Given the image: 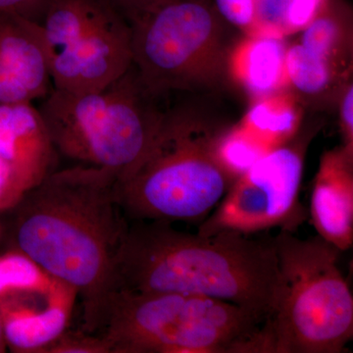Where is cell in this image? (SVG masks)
<instances>
[{
  "instance_id": "6da1fadb",
  "label": "cell",
  "mask_w": 353,
  "mask_h": 353,
  "mask_svg": "<svg viewBox=\"0 0 353 353\" xmlns=\"http://www.w3.org/2000/svg\"><path fill=\"white\" fill-rule=\"evenodd\" d=\"M113 172L88 165L52 171L16 206L13 246L78 292L83 332L99 328L113 292L114 260L129 221Z\"/></svg>"
},
{
  "instance_id": "7a4b0ae2",
  "label": "cell",
  "mask_w": 353,
  "mask_h": 353,
  "mask_svg": "<svg viewBox=\"0 0 353 353\" xmlns=\"http://www.w3.org/2000/svg\"><path fill=\"white\" fill-rule=\"evenodd\" d=\"M282 279L272 238L192 234L163 221L129 223L113 268V290L209 297L266 321Z\"/></svg>"
},
{
  "instance_id": "3957f363",
  "label": "cell",
  "mask_w": 353,
  "mask_h": 353,
  "mask_svg": "<svg viewBox=\"0 0 353 353\" xmlns=\"http://www.w3.org/2000/svg\"><path fill=\"white\" fill-rule=\"evenodd\" d=\"M225 130L194 109L167 103L148 150L115 183L127 219H205L234 182L216 152Z\"/></svg>"
},
{
  "instance_id": "277c9868",
  "label": "cell",
  "mask_w": 353,
  "mask_h": 353,
  "mask_svg": "<svg viewBox=\"0 0 353 353\" xmlns=\"http://www.w3.org/2000/svg\"><path fill=\"white\" fill-rule=\"evenodd\" d=\"M282 289L262 324L256 353H343L353 339V296L339 266L341 250L321 236L272 238Z\"/></svg>"
},
{
  "instance_id": "5b68a950",
  "label": "cell",
  "mask_w": 353,
  "mask_h": 353,
  "mask_svg": "<svg viewBox=\"0 0 353 353\" xmlns=\"http://www.w3.org/2000/svg\"><path fill=\"white\" fill-rule=\"evenodd\" d=\"M168 97L150 90L132 64L97 92L52 88L38 109L57 152L120 179L152 143Z\"/></svg>"
},
{
  "instance_id": "8992f818",
  "label": "cell",
  "mask_w": 353,
  "mask_h": 353,
  "mask_svg": "<svg viewBox=\"0 0 353 353\" xmlns=\"http://www.w3.org/2000/svg\"><path fill=\"white\" fill-rule=\"evenodd\" d=\"M263 321L218 299L113 290L99 318L112 353H255Z\"/></svg>"
},
{
  "instance_id": "52a82bcc",
  "label": "cell",
  "mask_w": 353,
  "mask_h": 353,
  "mask_svg": "<svg viewBox=\"0 0 353 353\" xmlns=\"http://www.w3.org/2000/svg\"><path fill=\"white\" fill-rule=\"evenodd\" d=\"M131 26L132 64L157 94L211 87L226 72L224 19L213 0H163Z\"/></svg>"
},
{
  "instance_id": "ba28073f",
  "label": "cell",
  "mask_w": 353,
  "mask_h": 353,
  "mask_svg": "<svg viewBox=\"0 0 353 353\" xmlns=\"http://www.w3.org/2000/svg\"><path fill=\"white\" fill-rule=\"evenodd\" d=\"M39 25L53 88L97 92L132 66V26L108 0H50Z\"/></svg>"
},
{
  "instance_id": "9c48e42d",
  "label": "cell",
  "mask_w": 353,
  "mask_h": 353,
  "mask_svg": "<svg viewBox=\"0 0 353 353\" xmlns=\"http://www.w3.org/2000/svg\"><path fill=\"white\" fill-rule=\"evenodd\" d=\"M313 134L299 132L259 158L232 183L197 233L253 236L269 230L294 231L307 217L299 201L304 157Z\"/></svg>"
},
{
  "instance_id": "30bf717a",
  "label": "cell",
  "mask_w": 353,
  "mask_h": 353,
  "mask_svg": "<svg viewBox=\"0 0 353 353\" xmlns=\"http://www.w3.org/2000/svg\"><path fill=\"white\" fill-rule=\"evenodd\" d=\"M78 292L60 281L48 290L0 299L6 347L16 353H44L68 330Z\"/></svg>"
},
{
  "instance_id": "8fae6325",
  "label": "cell",
  "mask_w": 353,
  "mask_h": 353,
  "mask_svg": "<svg viewBox=\"0 0 353 353\" xmlns=\"http://www.w3.org/2000/svg\"><path fill=\"white\" fill-rule=\"evenodd\" d=\"M52 88L38 23L0 12V104L32 103Z\"/></svg>"
},
{
  "instance_id": "7c38bea8",
  "label": "cell",
  "mask_w": 353,
  "mask_h": 353,
  "mask_svg": "<svg viewBox=\"0 0 353 353\" xmlns=\"http://www.w3.org/2000/svg\"><path fill=\"white\" fill-rule=\"evenodd\" d=\"M311 221L318 236L341 252L353 243V150L324 153L311 192Z\"/></svg>"
},
{
  "instance_id": "4fadbf2b",
  "label": "cell",
  "mask_w": 353,
  "mask_h": 353,
  "mask_svg": "<svg viewBox=\"0 0 353 353\" xmlns=\"http://www.w3.org/2000/svg\"><path fill=\"white\" fill-rule=\"evenodd\" d=\"M55 152L38 108L32 103L0 104V158L28 192L52 172Z\"/></svg>"
},
{
  "instance_id": "5bb4252c",
  "label": "cell",
  "mask_w": 353,
  "mask_h": 353,
  "mask_svg": "<svg viewBox=\"0 0 353 353\" xmlns=\"http://www.w3.org/2000/svg\"><path fill=\"white\" fill-rule=\"evenodd\" d=\"M285 53L282 38L250 36L231 53L228 65L234 78L259 99L288 83Z\"/></svg>"
},
{
  "instance_id": "9a60e30c",
  "label": "cell",
  "mask_w": 353,
  "mask_h": 353,
  "mask_svg": "<svg viewBox=\"0 0 353 353\" xmlns=\"http://www.w3.org/2000/svg\"><path fill=\"white\" fill-rule=\"evenodd\" d=\"M236 127L262 152L268 153L299 132V115L287 95L273 94L257 99Z\"/></svg>"
},
{
  "instance_id": "2e32d148",
  "label": "cell",
  "mask_w": 353,
  "mask_h": 353,
  "mask_svg": "<svg viewBox=\"0 0 353 353\" xmlns=\"http://www.w3.org/2000/svg\"><path fill=\"white\" fill-rule=\"evenodd\" d=\"M327 0H256L250 36L282 38L303 31L320 13Z\"/></svg>"
},
{
  "instance_id": "e0dca14e",
  "label": "cell",
  "mask_w": 353,
  "mask_h": 353,
  "mask_svg": "<svg viewBox=\"0 0 353 353\" xmlns=\"http://www.w3.org/2000/svg\"><path fill=\"white\" fill-rule=\"evenodd\" d=\"M285 71L288 82L297 90L306 95H318L333 83L338 65L318 57L299 43L287 48Z\"/></svg>"
},
{
  "instance_id": "ac0fdd59",
  "label": "cell",
  "mask_w": 353,
  "mask_h": 353,
  "mask_svg": "<svg viewBox=\"0 0 353 353\" xmlns=\"http://www.w3.org/2000/svg\"><path fill=\"white\" fill-rule=\"evenodd\" d=\"M57 279L13 248L0 255V299L50 289Z\"/></svg>"
},
{
  "instance_id": "d6986e66",
  "label": "cell",
  "mask_w": 353,
  "mask_h": 353,
  "mask_svg": "<svg viewBox=\"0 0 353 353\" xmlns=\"http://www.w3.org/2000/svg\"><path fill=\"white\" fill-rule=\"evenodd\" d=\"M44 353H112V348L101 334L67 330Z\"/></svg>"
},
{
  "instance_id": "ffe728a7",
  "label": "cell",
  "mask_w": 353,
  "mask_h": 353,
  "mask_svg": "<svg viewBox=\"0 0 353 353\" xmlns=\"http://www.w3.org/2000/svg\"><path fill=\"white\" fill-rule=\"evenodd\" d=\"M213 2L224 21L250 32L254 22L256 0H213Z\"/></svg>"
},
{
  "instance_id": "44dd1931",
  "label": "cell",
  "mask_w": 353,
  "mask_h": 353,
  "mask_svg": "<svg viewBox=\"0 0 353 353\" xmlns=\"http://www.w3.org/2000/svg\"><path fill=\"white\" fill-rule=\"evenodd\" d=\"M27 192L17 174L0 158V211L12 210Z\"/></svg>"
},
{
  "instance_id": "7402d4cb",
  "label": "cell",
  "mask_w": 353,
  "mask_h": 353,
  "mask_svg": "<svg viewBox=\"0 0 353 353\" xmlns=\"http://www.w3.org/2000/svg\"><path fill=\"white\" fill-rule=\"evenodd\" d=\"M50 0H0V12L12 13L41 22Z\"/></svg>"
},
{
  "instance_id": "603a6c76",
  "label": "cell",
  "mask_w": 353,
  "mask_h": 353,
  "mask_svg": "<svg viewBox=\"0 0 353 353\" xmlns=\"http://www.w3.org/2000/svg\"><path fill=\"white\" fill-rule=\"evenodd\" d=\"M341 128H343L345 148L353 150V88L350 85L345 90L341 101Z\"/></svg>"
},
{
  "instance_id": "cb8c5ba5",
  "label": "cell",
  "mask_w": 353,
  "mask_h": 353,
  "mask_svg": "<svg viewBox=\"0 0 353 353\" xmlns=\"http://www.w3.org/2000/svg\"><path fill=\"white\" fill-rule=\"evenodd\" d=\"M113 4L125 18L129 21L130 24L143 15L146 11L157 6L163 0H108Z\"/></svg>"
},
{
  "instance_id": "d4e9b609",
  "label": "cell",
  "mask_w": 353,
  "mask_h": 353,
  "mask_svg": "<svg viewBox=\"0 0 353 353\" xmlns=\"http://www.w3.org/2000/svg\"><path fill=\"white\" fill-rule=\"evenodd\" d=\"M6 343L4 341L3 333H2L1 323H0V353L6 352Z\"/></svg>"
},
{
  "instance_id": "484cf974",
  "label": "cell",
  "mask_w": 353,
  "mask_h": 353,
  "mask_svg": "<svg viewBox=\"0 0 353 353\" xmlns=\"http://www.w3.org/2000/svg\"><path fill=\"white\" fill-rule=\"evenodd\" d=\"M2 234H3V228H2L1 223H0V241H1Z\"/></svg>"
}]
</instances>
